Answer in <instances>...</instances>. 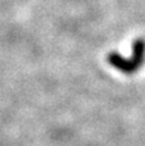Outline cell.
<instances>
[{"label":"cell","mask_w":145,"mask_h":146,"mask_svg":"<svg viewBox=\"0 0 145 146\" xmlns=\"http://www.w3.org/2000/svg\"><path fill=\"white\" fill-rule=\"evenodd\" d=\"M144 58H145V41L144 38H136L134 41L132 56L130 59H126L118 53L112 51V53L108 54L107 60L110 66L114 67L120 72L125 73V74H134L143 66Z\"/></svg>","instance_id":"1"}]
</instances>
